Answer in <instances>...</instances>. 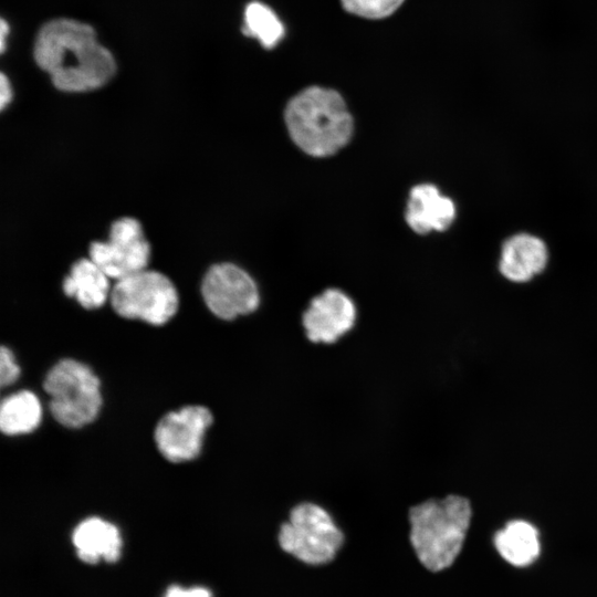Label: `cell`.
Masks as SVG:
<instances>
[{"mask_svg": "<svg viewBox=\"0 0 597 597\" xmlns=\"http://www.w3.org/2000/svg\"><path fill=\"white\" fill-rule=\"evenodd\" d=\"M33 56L53 85L63 92H86L106 84L116 63L94 29L83 22L59 18L39 30Z\"/></svg>", "mask_w": 597, "mask_h": 597, "instance_id": "cell-1", "label": "cell"}, {"mask_svg": "<svg viewBox=\"0 0 597 597\" xmlns=\"http://www.w3.org/2000/svg\"><path fill=\"white\" fill-rule=\"evenodd\" d=\"M471 519V501L460 494L412 506L409 537L420 563L431 572L450 567L462 549Z\"/></svg>", "mask_w": 597, "mask_h": 597, "instance_id": "cell-2", "label": "cell"}, {"mask_svg": "<svg viewBox=\"0 0 597 597\" xmlns=\"http://www.w3.org/2000/svg\"><path fill=\"white\" fill-rule=\"evenodd\" d=\"M285 123L293 142L315 157L335 154L353 134V118L343 97L320 86L301 91L287 103Z\"/></svg>", "mask_w": 597, "mask_h": 597, "instance_id": "cell-3", "label": "cell"}, {"mask_svg": "<svg viewBox=\"0 0 597 597\" xmlns=\"http://www.w3.org/2000/svg\"><path fill=\"white\" fill-rule=\"evenodd\" d=\"M43 388L50 397L49 409L62 426L80 428L97 417L101 383L87 365L71 358L57 362L48 371Z\"/></svg>", "mask_w": 597, "mask_h": 597, "instance_id": "cell-4", "label": "cell"}, {"mask_svg": "<svg viewBox=\"0 0 597 597\" xmlns=\"http://www.w3.org/2000/svg\"><path fill=\"white\" fill-rule=\"evenodd\" d=\"M343 542L344 535L329 513L311 502L295 505L279 532L282 549L310 565L331 562Z\"/></svg>", "mask_w": 597, "mask_h": 597, "instance_id": "cell-5", "label": "cell"}, {"mask_svg": "<svg viewBox=\"0 0 597 597\" xmlns=\"http://www.w3.org/2000/svg\"><path fill=\"white\" fill-rule=\"evenodd\" d=\"M109 301L119 316L151 325L167 323L178 308L172 282L163 273L147 269L116 281Z\"/></svg>", "mask_w": 597, "mask_h": 597, "instance_id": "cell-6", "label": "cell"}, {"mask_svg": "<svg viewBox=\"0 0 597 597\" xmlns=\"http://www.w3.org/2000/svg\"><path fill=\"white\" fill-rule=\"evenodd\" d=\"M90 259L116 281L147 269L150 248L140 223L134 218H121L112 223L108 240L92 242Z\"/></svg>", "mask_w": 597, "mask_h": 597, "instance_id": "cell-7", "label": "cell"}, {"mask_svg": "<svg viewBox=\"0 0 597 597\" xmlns=\"http://www.w3.org/2000/svg\"><path fill=\"white\" fill-rule=\"evenodd\" d=\"M201 294L209 311L223 321L251 314L260 305L255 281L232 263L212 265L203 276Z\"/></svg>", "mask_w": 597, "mask_h": 597, "instance_id": "cell-8", "label": "cell"}, {"mask_svg": "<svg viewBox=\"0 0 597 597\" xmlns=\"http://www.w3.org/2000/svg\"><path fill=\"white\" fill-rule=\"evenodd\" d=\"M212 420L210 410L203 406H186L166 413L155 428L157 449L174 463L195 459Z\"/></svg>", "mask_w": 597, "mask_h": 597, "instance_id": "cell-9", "label": "cell"}, {"mask_svg": "<svg viewBox=\"0 0 597 597\" xmlns=\"http://www.w3.org/2000/svg\"><path fill=\"white\" fill-rule=\"evenodd\" d=\"M357 320L353 298L336 287L325 289L311 298L301 316L307 341L331 345L350 332Z\"/></svg>", "mask_w": 597, "mask_h": 597, "instance_id": "cell-10", "label": "cell"}, {"mask_svg": "<svg viewBox=\"0 0 597 597\" xmlns=\"http://www.w3.org/2000/svg\"><path fill=\"white\" fill-rule=\"evenodd\" d=\"M548 258V249L543 240L528 233H519L503 243L498 270L506 282L525 285L544 273Z\"/></svg>", "mask_w": 597, "mask_h": 597, "instance_id": "cell-11", "label": "cell"}, {"mask_svg": "<svg viewBox=\"0 0 597 597\" xmlns=\"http://www.w3.org/2000/svg\"><path fill=\"white\" fill-rule=\"evenodd\" d=\"M455 218L453 201L431 184L415 186L407 202L406 221L419 234L444 231Z\"/></svg>", "mask_w": 597, "mask_h": 597, "instance_id": "cell-12", "label": "cell"}, {"mask_svg": "<svg viewBox=\"0 0 597 597\" xmlns=\"http://www.w3.org/2000/svg\"><path fill=\"white\" fill-rule=\"evenodd\" d=\"M81 561L94 564L101 558L116 562L121 555L122 538L118 528L100 517L82 521L72 535Z\"/></svg>", "mask_w": 597, "mask_h": 597, "instance_id": "cell-13", "label": "cell"}, {"mask_svg": "<svg viewBox=\"0 0 597 597\" xmlns=\"http://www.w3.org/2000/svg\"><path fill=\"white\" fill-rule=\"evenodd\" d=\"M499 555L514 567L532 565L541 554L540 532L533 523L514 519L505 523L493 537Z\"/></svg>", "mask_w": 597, "mask_h": 597, "instance_id": "cell-14", "label": "cell"}, {"mask_svg": "<svg viewBox=\"0 0 597 597\" xmlns=\"http://www.w3.org/2000/svg\"><path fill=\"white\" fill-rule=\"evenodd\" d=\"M63 291L86 310L101 307L111 295L109 277L88 258L71 266L63 281Z\"/></svg>", "mask_w": 597, "mask_h": 597, "instance_id": "cell-15", "label": "cell"}, {"mask_svg": "<svg viewBox=\"0 0 597 597\" xmlns=\"http://www.w3.org/2000/svg\"><path fill=\"white\" fill-rule=\"evenodd\" d=\"M42 419L39 398L29 390H20L6 397L0 407V429L4 434L17 436L32 432Z\"/></svg>", "mask_w": 597, "mask_h": 597, "instance_id": "cell-16", "label": "cell"}, {"mask_svg": "<svg viewBox=\"0 0 597 597\" xmlns=\"http://www.w3.org/2000/svg\"><path fill=\"white\" fill-rule=\"evenodd\" d=\"M242 32L256 39L263 48L272 49L284 36V27L271 8L253 1L245 7Z\"/></svg>", "mask_w": 597, "mask_h": 597, "instance_id": "cell-17", "label": "cell"}, {"mask_svg": "<svg viewBox=\"0 0 597 597\" xmlns=\"http://www.w3.org/2000/svg\"><path fill=\"white\" fill-rule=\"evenodd\" d=\"M405 0H341L344 9L366 19H383L392 14Z\"/></svg>", "mask_w": 597, "mask_h": 597, "instance_id": "cell-18", "label": "cell"}, {"mask_svg": "<svg viewBox=\"0 0 597 597\" xmlns=\"http://www.w3.org/2000/svg\"><path fill=\"white\" fill-rule=\"evenodd\" d=\"M20 375V367L15 363L12 352L2 346L0 349V384L2 387L13 384Z\"/></svg>", "mask_w": 597, "mask_h": 597, "instance_id": "cell-19", "label": "cell"}, {"mask_svg": "<svg viewBox=\"0 0 597 597\" xmlns=\"http://www.w3.org/2000/svg\"><path fill=\"white\" fill-rule=\"evenodd\" d=\"M164 597H212L211 591L205 587L182 588L170 586Z\"/></svg>", "mask_w": 597, "mask_h": 597, "instance_id": "cell-20", "label": "cell"}, {"mask_svg": "<svg viewBox=\"0 0 597 597\" xmlns=\"http://www.w3.org/2000/svg\"><path fill=\"white\" fill-rule=\"evenodd\" d=\"M12 98V90L10 86V82L7 78V76L2 73L0 76V107L1 109H4V107L11 102Z\"/></svg>", "mask_w": 597, "mask_h": 597, "instance_id": "cell-21", "label": "cell"}, {"mask_svg": "<svg viewBox=\"0 0 597 597\" xmlns=\"http://www.w3.org/2000/svg\"><path fill=\"white\" fill-rule=\"evenodd\" d=\"M7 34H9V25H8L7 21L2 19L1 23H0V49H1V52H3L4 49H6Z\"/></svg>", "mask_w": 597, "mask_h": 597, "instance_id": "cell-22", "label": "cell"}]
</instances>
